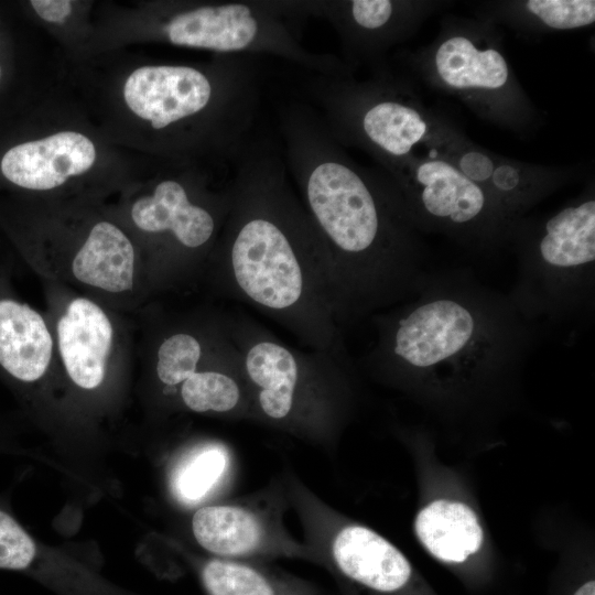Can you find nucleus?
Returning a JSON list of instances; mask_svg holds the SVG:
<instances>
[{"label":"nucleus","mask_w":595,"mask_h":595,"mask_svg":"<svg viewBox=\"0 0 595 595\" xmlns=\"http://www.w3.org/2000/svg\"><path fill=\"white\" fill-rule=\"evenodd\" d=\"M289 176L323 245L342 327L412 296L428 273L426 248L382 171L356 162L303 99L278 110Z\"/></svg>","instance_id":"obj_1"},{"label":"nucleus","mask_w":595,"mask_h":595,"mask_svg":"<svg viewBox=\"0 0 595 595\" xmlns=\"http://www.w3.org/2000/svg\"><path fill=\"white\" fill-rule=\"evenodd\" d=\"M232 163L230 207L210 253L216 286L309 349L349 357L325 251L289 182L280 145L255 134Z\"/></svg>","instance_id":"obj_2"},{"label":"nucleus","mask_w":595,"mask_h":595,"mask_svg":"<svg viewBox=\"0 0 595 595\" xmlns=\"http://www.w3.org/2000/svg\"><path fill=\"white\" fill-rule=\"evenodd\" d=\"M371 320L367 367L439 397L512 380L545 334L464 268L429 270L412 296Z\"/></svg>","instance_id":"obj_3"},{"label":"nucleus","mask_w":595,"mask_h":595,"mask_svg":"<svg viewBox=\"0 0 595 595\" xmlns=\"http://www.w3.org/2000/svg\"><path fill=\"white\" fill-rule=\"evenodd\" d=\"M517 257V279L508 293L520 313L540 325L589 324L595 309V187L556 212L526 217L510 246Z\"/></svg>","instance_id":"obj_4"},{"label":"nucleus","mask_w":595,"mask_h":595,"mask_svg":"<svg viewBox=\"0 0 595 595\" xmlns=\"http://www.w3.org/2000/svg\"><path fill=\"white\" fill-rule=\"evenodd\" d=\"M429 87L455 97L480 119L519 136L541 117L518 80L500 29L487 21L447 14L435 39L401 55Z\"/></svg>","instance_id":"obj_5"},{"label":"nucleus","mask_w":595,"mask_h":595,"mask_svg":"<svg viewBox=\"0 0 595 595\" xmlns=\"http://www.w3.org/2000/svg\"><path fill=\"white\" fill-rule=\"evenodd\" d=\"M302 89L343 147L370 155L381 169L416 153L433 134L439 113L428 109L411 83L387 65L358 80L351 69L333 75L306 72Z\"/></svg>","instance_id":"obj_6"},{"label":"nucleus","mask_w":595,"mask_h":595,"mask_svg":"<svg viewBox=\"0 0 595 595\" xmlns=\"http://www.w3.org/2000/svg\"><path fill=\"white\" fill-rule=\"evenodd\" d=\"M381 170L422 234L443 235L469 252L510 248L524 219L441 158L415 153Z\"/></svg>","instance_id":"obj_7"},{"label":"nucleus","mask_w":595,"mask_h":595,"mask_svg":"<svg viewBox=\"0 0 595 595\" xmlns=\"http://www.w3.org/2000/svg\"><path fill=\"white\" fill-rule=\"evenodd\" d=\"M423 147L428 155L453 164L519 217H526L532 207L582 172L571 165L529 163L491 152L474 143L441 115Z\"/></svg>","instance_id":"obj_8"},{"label":"nucleus","mask_w":595,"mask_h":595,"mask_svg":"<svg viewBox=\"0 0 595 595\" xmlns=\"http://www.w3.org/2000/svg\"><path fill=\"white\" fill-rule=\"evenodd\" d=\"M451 6L440 0L307 1L309 13L325 17L339 35L347 58L386 66V53L412 37L434 13Z\"/></svg>","instance_id":"obj_9"},{"label":"nucleus","mask_w":595,"mask_h":595,"mask_svg":"<svg viewBox=\"0 0 595 595\" xmlns=\"http://www.w3.org/2000/svg\"><path fill=\"white\" fill-rule=\"evenodd\" d=\"M230 184L215 198L197 201L182 180L164 178L136 201L131 218L142 231L166 236L186 257L210 256L227 218Z\"/></svg>","instance_id":"obj_10"},{"label":"nucleus","mask_w":595,"mask_h":595,"mask_svg":"<svg viewBox=\"0 0 595 595\" xmlns=\"http://www.w3.org/2000/svg\"><path fill=\"white\" fill-rule=\"evenodd\" d=\"M95 160L90 139L79 132L62 131L12 147L3 154L0 167L3 176L19 187L47 191L84 174Z\"/></svg>","instance_id":"obj_11"},{"label":"nucleus","mask_w":595,"mask_h":595,"mask_svg":"<svg viewBox=\"0 0 595 595\" xmlns=\"http://www.w3.org/2000/svg\"><path fill=\"white\" fill-rule=\"evenodd\" d=\"M56 333L60 356L69 378L80 388H97L105 378L113 339L106 312L87 298H75L60 316Z\"/></svg>","instance_id":"obj_12"},{"label":"nucleus","mask_w":595,"mask_h":595,"mask_svg":"<svg viewBox=\"0 0 595 595\" xmlns=\"http://www.w3.org/2000/svg\"><path fill=\"white\" fill-rule=\"evenodd\" d=\"M52 355L43 316L0 290V372L14 383L32 385L46 374Z\"/></svg>","instance_id":"obj_13"},{"label":"nucleus","mask_w":595,"mask_h":595,"mask_svg":"<svg viewBox=\"0 0 595 595\" xmlns=\"http://www.w3.org/2000/svg\"><path fill=\"white\" fill-rule=\"evenodd\" d=\"M333 558L348 578L380 593L403 588L412 573L405 556L375 531L349 526L333 543Z\"/></svg>","instance_id":"obj_14"},{"label":"nucleus","mask_w":595,"mask_h":595,"mask_svg":"<svg viewBox=\"0 0 595 595\" xmlns=\"http://www.w3.org/2000/svg\"><path fill=\"white\" fill-rule=\"evenodd\" d=\"M475 17L518 35H542L591 26L594 0H497L474 4Z\"/></svg>","instance_id":"obj_15"},{"label":"nucleus","mask_w":595,"mask_h":595,"mask_svg":"<svg viewBox=\"0 0 595 595\" xmlns=\"http://www.w3.org/2000/svg\"><path fill=\"white\" fill-rule=\"evenodd\" d=\"M71 270L82 284L119 294L133 288L136 251L115 224L97 223L74 256Z\"/></svg>","instance_id":"obj_16"},{"label":"nucleus","mask_w":595,"mask_h":595,"mask_svg":"<svg viewBox=\"0 0 595 595\" xmlns=\"http://www.w3.org/2000/svg\"><path fill=\"white\" fill-rule=\"evenodd\" d=\"M415 533L436 559L461 563L476 553L484 533L475 512L465 504L440 499L428 504L416 515Z\"/></svg>","instance_id":"obj_17"},{"label":"nucleus","mask_w":595,"mask_h":595,"mask_svg":"<svg viewBox=\"0 0 595 595\" xmlns=\"http://www.w3.org/2000/svg\"><path fill=\"white\" fill-rule=\"evenodd\" d=\"M197 542L207 551L236 556L255 551L262 539V527L249 511L234 506L201 508L192 519Z\"/></svg>","instance_id":"obj_18"},{"label":"nucleus","mask_w":595,"mask_h":595,"mask_svg":"<svg viewBox=\"0 0 595 595\" xmlns=\"http://www.w3.org/2000/svg\"><path fill=\"white\" fill-rule=\"evenodd\" d=\"M241 380L246 381L241 361L230 366L204 369L180 386L181 399L194 412H230L236 410L241 402Z\"/></svg>","instance_id":"obj_19"},{"label":"nucleus","mask_w":595,"mask_h":595,"mask_svg":"<svg viewBox=\"0 0 595 595\" xmlns=\"http://www.w3.org/2000/svg\"><path fill=\"white\" fill-rule=\"evenodd\" d=\"M227 450L220 444H207L190 454L172 478L175 496L183 502L195 504L219 483L228 467Z\"/></svg>","instance_id":"obj_20"},{"label":"nucleus","mask_w":595,"mask_h":595,"mask_svg":"<svg viewBox=\"0 0 595 595\" xmlns=\"http://www.w3.org/2000/svg\"><path fill=\"white\" fill-rule=\"evenodd\" d=\"M199 573L208 595H283L272 580L246 564L214 559Z\"/></svg>","instance_id":"obj_21"},{"label":"nucleus","mask_w":595,"mask_h":595,"mask_svg":"<svg viewBox=\"0 0 595 595\" xmlns=\"http://www.w3.org/2000/svg\"><path fill=\"white\" fill-rule=\"evenodd\" d=\"M32 8L43 20L58 23L72 12V2L67 0H32Z\"/></svg>","instance_id":"obj_22"},{"label":"nucleus","mask_w":595,"mask_h":595,"mask_svg":"<svg viewBox=\"0 0 595 595\" xmlns=\"http://www.w3.org/2000/svg\"><path fill=\"white\" fill-rule=\"evenodd\" d=\"M573 595H595V583L588 581L580 586Z\"/></svg>","instance_id":"obj_23"},{"label":"nucleus","mask_w":595,"mask_h":595,"mask_svg":"<svg viewBox=\"0 0 595 595\" xmlns=\"http://www.w3.org/2000/svg\"><path fill=\"white\" fill-rule=\"evenodd\" d=\"M0 77H1V67H0Z\"/></svg>","instance_id":"obj_24"}]
</instances>
